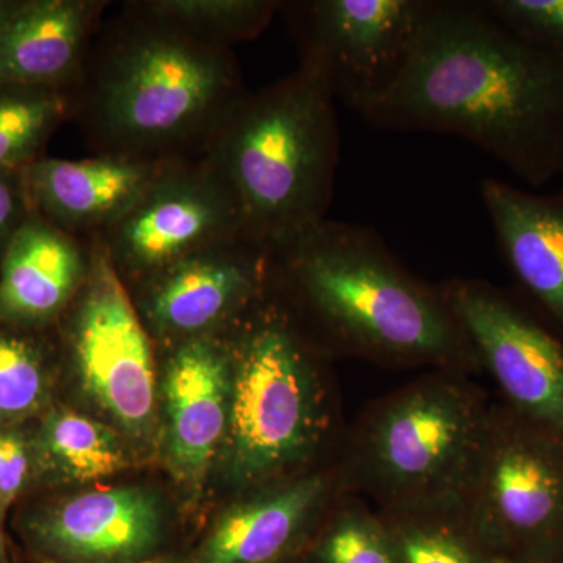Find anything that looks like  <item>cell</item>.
Masks as SVG:
<instances>
[{"label":"cell","mask_w":563,"mask_h":563,"mask_svg":"<svg viewBox=\"0 0 563 563\" xmlns=\"http://www.w3.org/2000/svg\"><path fill=\"white\" fill-rule=\"evenodd\" d=\"M232 355L217 336L185 340L165 374L169 448L177 470L198 477L228 435Z\"/></svg>","instance_id":"cell-16"},{"label":"cell","mask_w":563,"mask_h":563,"mask_svg":"<svg viewBox=\"0 0 563 563\" xmlns=\"http://www.w3.org/2000/svg\"><path fill=\"white\" fill-rule=\"evenodd\" d=\"M244 236L235 196L201 154L163 161L150 187L98 240L121 279ZM246 239V236H244Z\"/></svg>","instance_id":"cell-8"},{"label":"cell","mask_w":563,"mask_h":563,"mask_svg":"<svg viewBox=\"0 0 563 563\" xmlns=\"http://www.w3.org/2000/svg\"><path fill=\"white\" fill-rule=\"evenodd\" d=\"M354 496L333 507L314 540L313 563H396L383 517Z\"/></svg>","instance_id":"cell-23"},{"label":"cell","mask_w":563,"mask_h":563,"mask_svg":"<svg viewBox=\"0 0 563 563\" xmlns=\"http://www.w3.org/2000/svg\"><path fill=\"white\" fill-rule=\"evenodd\" d=\"M355 111L380 131L461 136L532 187L563 174V63L479 0H428L398 76Z\"/></svg>","instance_id":"cell-1"},{"label":"cell","mask_w":563,"mask_h":563,"mask_svg":"<svg viewBox=\"0 0 563 563\" xmlns=\"http://www.w3.org/2000/svg\"><path fill=\"white\" fill-rule=\"evenodd\" d=\"M272 280L335 354L388 368L483 372L439 285L407 272L373 229L325 218L272 252Z\"/></svg>","instance_id":"cell-2"},{"label":"cell","mask_w":563,"mask_h":563,"mask_svg":"<svg viewBox=\"0 0 563 563\" xmlns=\"http://www.w3.org/2000/svg\"><path fill=\"white\" fill-rule=\"evenodd\" d=\"M492 401L470 374L429 369L366 407L342 470L379 514L461 509Z\"/></svg>","instance_id":"cell-5"},{"label":"cell","mask_w":563,"mask_h":563,"mask_svg":"<svg viewBox=\"0 0 563 563\" xmlns=\"http://www.w3.org/2000/svg\"><path fill=\"white\" fill-rule=\"evenodd\" d=\"M125 9L81 73L88 135L99 154L154 162L201 154L246 92L235 55L132 3Z\"/></svg>","instance_id":"cell-3"},{"label":"cell","mask_w":563,"mask_h":563,"mask_svg":"<svg viewBox=\"0 0 563 563\" xmlns=\"http://www.w3.org/2000/svg\"><path fill=\"white\" fill-rule=\"evenodd\" d=\"M22 0H0V27L18 10Z\"/></svg>","instance_id":"cell-29"},{"label":"cell","mask_w":563,"mask_h":563,"mask_svg":"<svg viewBox=\"0 0 563 563\" xmlns=\"http://www.w3.org/2000/svg\"><path fill=\"white\" fill-rule=\"evenodd\" d=\"M106 2L22 0L0 27V90L79 84Z\"/></svg>","instance_id":"cell-15"},{"label":"cell","mask_w":563,"mask_h":563,"mask_svg":"<svg viewBox=\"0 0 563 563\" xmlns=\"http://www.w3.org/2000/svg\"><path fill=\"white\" fill-rule=\"evenodd\" d=\"M73 347L81 383L92 398L131 431L146 428L155 407L150 332L128 285L96 239H90V269L80 288Z\"/></svg>","instance_id":"cell-11"},{"label":"cell","mask_w":563,"mask_h":563,"mask_svg":"<svg viewBox=\"0 0 563 563\" xmlns=\"http://www.w3.org/2000/svg\"><path fill=\"white\" fill-rule=\"evenodd\" d=\"M346 492L342 466L274 481L224 514L203 548L202 563H279Z\"/></svg>","instance_id":"cell-13"},{"label":"cell","mask_w":563,"mask_h":563,"mask_svg":"<svg viewBox=\"0 0 563 563\" xmlns=\"http://www.w3.org/2000/svg\"><path fill=\"white\" fill-rule=\"evenodd\" d=\"M135 9L161 18L211 44H233L261 35L280 2L273 0H144L131 2Z\"/></svg>","instance_id":"cell-21"},{"label":"cell","mask_w":563,"mask_h":563,"mask_svg":"<svg viewBox=\"0 0 563 563\" xmlns=\"http://www.w3.org/2000/svg\"><path fill=\"white\" fill-rule=\"evenodd\" d=\"M236 333L225 435L232 476L243 485L291 477L331 437L324 380L301 329L276 302L262 298Z\"/></svg>","instance_id":"cell-6"},{"label":"cell","mask_w":563,"mask_h":563,"mask_svg":"<svg viewBox=\"0 0 563 563\" xmlns=\"http://www.w3.org/2000/svg\"><path fill=\"white\" fill-rule=\"evenodd\" d=\"M161 528L157 499L141 488L85 493L47 518L43 536L62 553L92 561L146 553Z\"/></svg>","instance_id":"cell-19"},{"label":"cell","mask_w":563,"mask_h":563,"mask_svg":"<svg viewBox=\"0 0 563 563\" xmlns=\"http://www.w3.org/2000/svg\"><path fill=\"white\" fill-rule=\"evenodd\" d=\"M29 461L24 446L13 437H0V495L11 498L24 484Z\"/></svg>","instance_id":"cell-28"},{"label":"cell","mask_w":563,"mask_h":563,"mask_svg":"<svg viewBox=\"0 0 563 563\" xmlns=\"http://www.w3.org/2000/svg\"><path fill=\"white\" fill-rule=\"evenodd\" d=\"M481 196L510 272L563 332V188L533 195L488 177Z\"/></svg>","instance_id":"cell-17"},{"label":"cell","mask_w":563,"mask_h":563,"mask_svg":"<svg viewBox=\"0 0 563 563\" xmlns=\"http://www.w3.org/2000/svg\"><path fill=\"white\" fill-rule=\"evenodd\" d=\"M88 269L90 240L32 210L0 258V321L49 320L80 291Z\"/></svg>","instance_id":"cell-18"},{"label":"cell","mask_w":563,"mask_h":563,"mask_svg":"<svg viewBox=\"0 0 563 563\" xmlns=\"http://www.w3.org/2000/svg\"><path fill=\"white\" fill-rule=\"evenodd\" d=\"M428 0L280 2L301 51L333 98L357 110L401 70Z\"/></svg>","instance_id":"cell-10"},{"label":"cell","mask_w":563,"mask_h":563,"mask_svg":"<svg viewBox=\"0 0 563 563\" xmlns=\"http://www.w3.org/2000/svg\"><path fill=\"white\" fill-rule=\"evenodd\" d=\"M507 31L563 63V0H479Z\"/></svg>","instance_id":"cell-26"},{"label":"cell","mask_w":563,"mask_h":563,"mask_svg":"<svg viewBox=\"0 0 563 563\" xmlns=\"http://www.w3.org/2000/svg\"><path fill=\"white\" fill-rule=\"evenodd\" d=\"M161 162L99 154L85 161L38 158L22 169L33 211L90 240L131 210Z\"/></svg>","instance_id":"cell-14"},{"label":"cell","mask_w":563,"mask_h":563,"mask_svg":"<svg viewBox=\"0 0 563 563\" xmlns=\"http://www.w3.org/2000/svg\"><path fill=\"white\" fill-rule=\"evenodd\" d=\"M44 383L46 376L35 344L0 332V420L35 410L43 399Z\"/></svg>","instance_id":"cell-25"},{"label":"cell","mask_w":563,"mask_h":563,"mask_svg":"<svg viewBox=\"0 0 563 563\" xmlns=\"http://www.w3.org/2000/svg\"><path fill=\"white\" fill-rule=\"evenodd\" d=\"M129 563H162L157 561L129 562Z\"/></svg>","instance_id":"cell-30"},{"label":"cell","mask_w":563,"mask_h":563,"mask_svg":"<svg viewBox=\"0 0 563 563\" xmlns=\"http://www.w3.org/2000/svg\"><path fill=\"white\" fill-rule=\"evenodd\" d=\"M548 563H563V558L562 559H558V561L548 562Z\"/></svg>","instance_id":"cell-31"},{"label":"cell","mask_w":563,"mask_h":563,"mask_svg":"<svg viewBox=\"0 0 563 563\" xmlns=\"http://www.w3.org/2000/svg\"><path fill=\"white\" fill-rule=\"evenodd\" d=\"M31 211L22 172H0V258Z\"/></svg>","instance_id":"cell-27"},{"label":"cell","mask_w":563,"mask_h":563,"mask_svg":"<svg viewBox=\"0 0 563 563\" xmlns=\"http://www.w3.org/2000/svg\"><path fill=\"white\" fill-rule=\"evenodd\" d=\"M481 369L514 412L563 437V332L490 282H440Z\"/></svg>","instance_id":"cell-9"},{"label":"cell","mask_w":563,"mask_h":563,"mask_svg":"<svg viewBox=\"0 0 563 563\" xmlns=\"http://www.w3.org/2000/svg\"><path fill=\"white\" fill-rule=\"evenodd\" d=\"M201 155L231 188L244 236L273 252L325 220L340 155L335 98L307 66L244 92Z\"/></svg>","instance_id":"cell-4"},{"label":"cell","mask_w":563,"mask_h":563,"mask_svg":"<svg viewBox=\"0 0 563 563\" xmlns=\"http://www.w3.org/2000/svg\"><path fill=\"white\" fill-rule=\"evenodd\" d=\"M140 314L147 331L185 340L243 318L272 279V252L240 236L180 258L146 277Z\"/></svg>","instance_id":"cell-12"},{"label":"cell","mask_w":563,"mask_h":563,"mask_svg":"<svg viewBox=\"0 0 563 563\" xmlns=\"http://www.w3.org/2000/svg\"><path fill=\"white\" fill-rule=\"evenodd\" d=\"M54 462L74 479H102L120 472L124 455L109 429L76 413H57L44 432Z\"/></svg>","instance_id":"cell-24"},{"label":"cell","mask_w":563,"mask_h":563,"mask_svg":"<svg viewBox=\"0 0 563 563\" xmlns=\"http://www.w3.org/2000/svg\"><path fill=\"white\" fill-rule=\"evenodd\" d=\"M379 515L396 563H501L481 542L461 509Z\"/></svg>","instance_id":"cell-20"},{"label":"cell","mask_w":563,"mask_h":563,"mask_svg":"<svg viewBox=\"0 0 563 563\" xmlns=\"http://www.w3.org/2000/svg\"><path fill=\"white\" fill-rule=\"evenodd\" d=\"M461 512L501 563L563 558V437L493 402Z\"/></svg>","instance_id":"cell-7"},{"label":"cell","mask_w":563,"mask_h":563,"mask_svg":"<svg viewBox=\"0 0 563 563\" xmlns=\"http://www.w3.org/2000/svg\"><path fill=\"white\" fill-rule=\"evenodd\" d=\"M68 91L47 88L0 90V172H22L38 161L52 132L69 114Z\"/></svg>","instance_id":"cell-22"}]
</instances>
